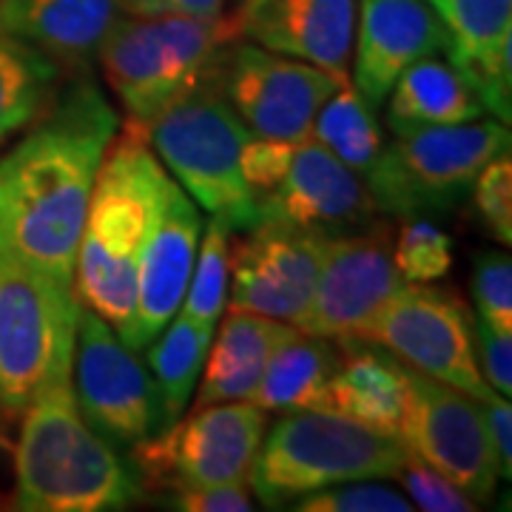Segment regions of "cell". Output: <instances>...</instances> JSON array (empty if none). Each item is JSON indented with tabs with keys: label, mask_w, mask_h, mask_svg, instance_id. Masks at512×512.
<instances>
[{
	"label": "cell",
	"mask_w": 512,
	"mask_h": 512,
	"mask_svg": "<svg viewBox=\"0 0 512 512\" xmlns=\"http://www.w3.org/2000/svg\"><path fill=\"white\" fill-rule=\"evenodd\" d=\"M117 114L83 77L0 157V248L72 288L94 174L117 134Z\"/></svg>",
	"instance_id": "obj_1"
},
{
	"label": "cell",
	"mask_w": 512,
	"mask_h": 512,
	"mask_svg": "<svg viewBox=\"0 0 512 512\" xmlns=\"http://www.w3.org/2000/svg\"><path fill=\"white\" fill-rule=\"evenodd\" d=\"M171 188L174 183L154 157L146 134L131 126L123 137L111 140L94 174L72 291L77 302L100 316L131 350L140 254Z\"/></svg>",
	"instance_id": "obj_2"
},
{
	"label": "cell",
	"mask_w": 512,
	"mask_h": 512,
	"mask_svg": "<svg viewBox=\"0 0 512 512\" xmlns=\"http://www.w3.org/2000/svg\"><path fill=\"white\" fill-rule=\"evenodd\" d=\"M23 413L15 450L18 510H123L140 495L137 473L83 419L72 376L46 384Z\"/></svg>",
	"instance_id": "obj_3"
},
{
	"label": "cell",
	"mask_w": 512,
	"mask_h": 512,
	"mask_svg": "<svg viewBox=\"0 0 512 512\" xmlns=\"http://www.w3.org/2000/svg\"><path fill=\"white\" fill-rule=\"evenodd\" d=\"M228 46L234 43L225 37L220 18L128 15L114 23L97 57L111 92L128 114V126L143 128L217 77Z\"/></svg>",
	"instance_id": "obj_4"
},
{
	"label": "cell",
	"mask_w": 512,
	"mask_h": 512,
	"mask_svg": "<svg viewBox=\"0 0 512 512\" xmlns=\"http://www.w3.org/2000/svg\"><path fill=\"white\" fill-rule=\"evenodd\" d=\"M407 447L330 410H302L274 424L256 450L251 484L265 507H285L302 495L365 478H393Z\"/></svg>",
	"instance_id": "obj_5"
},
{
	"label": "cell",
	"mask_w": 512,
	"mask_h": 512,
	"mask_svg": "<svg viewBox=\"0 0 512 512\" xmlns=\"http://www.w3.org/2000/svg\"><path fill=\"white\" fill-rule=\"evenodd\" d=\"M137 131L146 134L177 185L228 231H251L259 222L239 165L251 134L222 92V72Z\"/></svg>",
	"instance_id": "obj_6"
},
{
	"label": "cell",
	"mask_w": 512,
	"mask_h": 512,
	"mask_svg": "<svg viewBox=\"0 0 512 512\" xmlns=\"http://www.w3.org/2000/svg\"><path fill=\"white\" fill-rule=\"evenodd\" d=\"M80 302L69 285L0 248V407L23 413L72 376Z\"/></svg>",
	"instance_id": "obj_7"
},
{
	"label": "cell",
	"mask_w": 512,
	"mask_h": 512,
	"mask_svg": "<svg viewBox=\"0 0 512 512\" xmlns=\"http://www.w3.org/2000/svg\"><path fill=\"white\" fill-rule=\"evenodd\" d=\"M510 154L504 123H453L396 134L367 171V188L384 214L416 220L447 214L470 194L484 165Z\"/></svg>",
	"instance_id": "obj_8"
},
{
	"label": "cell",
	"mask_w": 512,
	"mask_h": 512,
	"mask_svg": "<svg viewBox=\"0 0 512 512\" xmlns=\"http://www.w3.org/2000/svg\"><path fill=\"white\" fill-rule=\"evenodd\" d=\"M265 410L248 399L194 407L160 436L134 447V464L148 481L168 487L248 484L256 450L265 436Z\"/></svg>",
	"instance_id": "obj_9"
},
{
	"label": "cell",
	"mask_w": 512,
	"mask_h": 512,
	"mask_svg": "<svg viewBox=\"0 0 512 512\" xmlns=\"http://www.w3.org/2000/svg\"><path fill=\"white\" fill-rule=\"evenodd\" d=\"M362 342L387 348L407 367L456 387L476 402H487L495 393L478 370L470 311L453 293L427 288V282L402 285L356 345Z\"/></svg>",
	"instance_id": "obj_10"
},
{
	"label": "cell",
	"mask_w": 512,
	"mask_h": 512,
	"mask_svg": "<svg viewBox=\"0 0 512 512\" xmlns=\"http://www.w3.org/2000/svg\"><path fill=\"white\" fill-rule=\"evenodd\" d=\"M407 384V404L399 427L404 447L453 481L476 504L487 501L501 473L476 399L413 367H407Z\"/></svg>",
	"instance_id": "obj_11"
},
{
	"label": "cell",
	"mask_w": 512,
	"mask_h": 512,
	"mask_svg": "<svg viewBox=\"0 0 512 512\" xmlns=\"http://www.w3.org/2000/svg\"><path fill=\"white\" fill-rule=\"evenodd\" d=\"M74 402L103 439L137 444L163 427V402L146 367L114 330L80 305L74 333Z\"/></svg>",
	"instance_id": "obj_12"
},
{
	"label": "cell",
	"mask_w": 512,
	"mask_h": 512,
	"mask_svg": "<svg viewBox=\"0 0 512 512\" xmlns=\"http://www.w3.org/2000/svg\"><path fill=\"white\" fill-rule=\"evenodd\" d=\"M345 80L348 74L237 43L222 66V92L245 128L256 137L288 143L311 140L316 114Z\"/></svg>",
	"instance_id": "obj_13"
},
{
	"label": "cell",
	"mask_w": 512,
	"mask_h": 512,
	"mask_svg": "<svg viewBox=\"0 0 512 512\" xmlns=\"http://www.w3.org/2000/svg\"><path fill=\"white\" fill-rule=\"evenodd\" d=\"M402 285L390 225L373 222L365 231L333 237L299 328L319 339L353 345Z\"/></svg>",
	"instance_id": "obj_14"
},
{
	"label": "cell",
	"mask_w": 512,
	"mask_h": 512,
	"mask_svg": "<svg viewBox=\"0 0 512 512\" xmlns=\"http://www.w3.org/2000/svg\"><path fill=\"white\" fill-rule=\"evenodd\" d=\"M328 242L325 234L288 222H256L228 259L234 268L231 311L256 313L299 328L311 308Z\"/></svg>",
	"instance_id": "obj_15"
},
{
	"label": "cell",
	"mask_w": 512,
	"mask_h": 512,
	"mask_svg": "<svg viewBox=\"0 0 512 512\" xmlns=\"http://www.w3.org/2000/svg\"><path fill=\"white\" fill-rule=\"evenodd\" d=\"M256 214L259 222H288L333 239L370 228L379 208L353 168L339 163L328 148L305 140L293 151L285 180L256 200Z\"/></svg>",
	"instance_id": "obj_16"
},
{
	"label": "cell",
	"mask_w": 512,
	"mask_h": 512,
	"mask_svg": "<svg viewBox=\"0 0 512 512\" xmlns=\"http://www.w3.org/2000/svg\"><path fill=\"white\" fill-rule=\"evenodd\" d=\"M447 43V26L427 0H362L353 89L379 109L407 66L444 55Z\"/></svg>",
	"instance_id": "obj_17"
},
{
	"label": "cell",
	"mask_w": 512,
	"mask_h": 512,
	"mask_svg": "<svg viewBox=\"0 0 512 512\" xmlns=\"http://www.w3.org/2000/svg\"><path fill=\"white\" fill-rule=\"evenodd\" d=\"M202 220L194 200L174 183L163 214L148 234L140 254V282H137V325L134 350L146 348L160 336V330L174 319L183 305L185 288L194 271L200 248Z\"/></svg>",
	"instance_id": "obj_18"
},
{
	"label": "cell",
	"mask_w": 512,
	"mask_h": 512,
	"mask_svg": "<svg viewBox=\"0 0 512 512\" xmlns=\"http://www.w3.org/2000/svg\"><path fill=\"white\" fill-rule=\"evenodd\" d=\"M447 26V60L458 66L484 109L510 126L512 111V0H436Z\"/></svg>",
	"instance_id": "obj_19"
},
{
	"label": "cell",
	"mask_w": 512,
	"mask_h": 512,
	"mask_svg": "<svg viewBox=\"0 0 512 512\" xmlns=\"http://www.w3.org/2000/svg\"><path fill=\"white\" fill-rule=\"evenodd\" d=\"M356 32V0H268L245 35L262 49L348 74Z\"/></svg>",
	"instance_id": "obj_20"
},
{
	"label": "cell",
	"mask_w": 512,
	"mask_h": 512,
	"mask_svg": "<svg viewBox=\"0 0 512 512\" xmlns=\"http://www.w3.org/2000/svg\"><path fill=\"white\" fill-rule=\"evenodd\" d=\"M123 12V0H0V35L35 46L60 66H86Z\"/></svg>",
	"instance_id": "obj_21"
},
{
	"label": "cell",
	"mask_w": 512,
	"mask_h": 512,
	"mask_svg": "<svg viewBox=\"0 0 512 512\" xmlns=\"http://www.w3.org/2000/svg\"><path fill=\"white\" fill-rule=\"evenodd\" d=\"M293 333L296 328L285 322L256 313L231 311L214 342L194 407L251 399L274 350L288 342Z\"/></svg>",
	"instance_id": "obj_22"
},
{
	"label": "cell",
	"mask_w": 512,
	"mask_h": 512,
	"mask_svg": "<svg viewBox=\"0 0 512 512\" xmlns=\"http://www.w3.org/2000/svg\"><path fill=\"white\" fill-rule=\"evenodd\" d=\"M484 111L473 83L458 72V66L433 55L407 66L396 77L387 103V123L396 134H407L427 126L473 123Z\"/></svg>",
	"instance_id": "obj_23"
},
{
	"label": "cell",
	"mask_w": 512,
	"mask_h": 512,
	"mask_svg": "<svg viewBox=\"0 0 512 512\" xmlns=\"http://www.w3.org/2000/svg\"><path fill=\"white\" fill-rule=\"evenodd\" d=\"M348 359L330 379V413L365 424L384 436H399L407 404V367L376 350L345 345Z\"/></svg>",
	"instance_id": "obj_24"
},
{
	"label": "cell",
	"mask_w": 512,
	"mask_h": 512,
	"mask_svg": "<svg viewBox=\"0 0 512 512\" xmlns=\"http://www.w3.org/2000/svg\"><path fill=\"white\" fill-rule=\"evenodd\" d=\"M339 367V356L328 339L293 333L274 350L262 379L248 402L265 413H302L330 410V379Z\"/></svg>",
	"instance_id": "obj_25"
},
{
	"label": "cell",
	"mask_w": 512,
	"mask_h": 512,
	"mask_svg": "<svg viewBox=\"0 0 512 512\" xmlns=\"http://www.w3.org/2000/svg\"><path fill=\"white\" fill-rule=\"evenodd\" d=\"M60 63L35 46L0 35V148L35 126L55 103Z\"/></svg>",
	"instance_id": "obj_26"
},
{
	"label": "cell",
	"mask_w": 512,
	"mask_h": 512,
	"mask_svg": "<svg viewBox=\"0 0 512 512\" xmlns=\"http://www.w3.org/2000/svg\"><path fill=\"white\" fill-rule=\"evenodd\" d=\"M313 143L328 148L330 154L353 168L359 177H367V171L382 157L384 143L382 131L373 120V111L353 83L345 80L336 92L325 100L311 128Z\"/></svg>",
	"instance_id": "obj_27"
},
{
	"label": "cell",
	"mask_w": 512,
	"mask_h": 512,
	"mask_svg": "<svg viewBox=\"0 0 512 512\" xmlns=\"http://www.w3.org/2000/svg\"><path fill=\"white\" fill-rule=\"evenodd\" d=\"M211 333L214 328H202L197 322L180 316L148 353L151 370L157 376L160 402H163V424H171L183 416L188 396L205 362L208 345H211Z\"/></svg>",
	"instance_id": "obj_28"
},
{
	"label": "cell",
	"mask_w": 512,
	"mask_h": 512,
	"mask_svg": "<svg viewBox=\"0 0 512 512\" xmlns=\"http://www.w3.org/2000/svg\"><path fill=\"white\" fill-rule=\"evenodd\" d=\"M228 234H231L228 225L211 217L185 288L183 316L202 328H214L225 308V282H228V259H231Z\"/></svg>",
	"instance_id": "obj_29"
},
{
	"label": "cell",
	"mask_w": 512,
	"mask_h": 512,
	"mask_svg": "<svg viewBox=\"0 0 512 512\" xmlns=\"http://www.w3.org/2000/svg\"><path fill=\"white\" fill-rule=\"evenodd\" d=\"M393 262L404 282H436L453 265V242L439 225L416 217L402 225V234L393 245Z\"/></svg>",
	"instance_id": "obj_30"
},
{
	"label": "cell",
	"mask_w": 512,
	"mask_h": 512,
	"mask_svg": "<svg viewBox=\"0 0 512 512\" xmlns=\"http://www.w3.org/2000/svg\"><path fill=\"white\" fill-rule=\"evenodd\" d=\"M473 299L478 319L501 336H512V262L510 254H484L473 268Z\"/></svg>",
	"instance_id": "obj_31"
},
{
	"label": "cell",
	"mask_w": 512,
	"mask_h": 512,
	"mask_svg": "<svg viewBox=\"0 0 512 512\" xmlns=\"http://www.w3.org/2000/svg\"><path fill=\"white\" fill-rule=\"evenodd\" d=\"M473 200L481 222L501 245L512 242V163L501 154L478 171L473 183Z\"/></svg>",
	"instance_id": "obj_32"
},
{
	"label": "cell",
	"mask_w": 512,
	"mask_h": 512,
	"mask_svg": "<svg viewBox=\"0 0 512 512\" xmlns=\"http://www.w3.org/2000/svg\"><path fill=\"white\" fill-rule=\"evenodd\" d=\"M293 507L299 512H407L413 504L390 487L350 481V487L333 484L302 495Z\"/></svg>",
	"instance_id": "obj_33"
},
{
	"label": "cell",
	"mask_w": 512,
	"mask_h": 512,
	"mask_svg": "<svg viewBox=\"0 0 512 512\" xmlns=\"http://www.w3.org/2000/svg\"><path fill=\"white\" fill-rule=\"evenodd\" d=\"M399 476H402L410 498L416 501V507H421V510L473 512L478 507L470 495L461 493L453 481H447V478L441 476V473H436L430 464H424L419 456H413L410 450H407V456H404Z\"/></svg>",
	"instance_id": "obj_34"
},
{
	"label": "cell",
	"mask_w": 512,
	"mask_h": 512,
	"mask_svg": "<svg viewBox=\"0 0 512 512\" xmlns=\"http://www.w3.org/2000/svg\"><path fill=\"white\" fill-rule=\"evenodd\" d=\"M299 143H288V140H271V137H256V140H245L242 146V180L248 185L251 197L262 200L265 194H271L276 185L285 180L288 168H291L293 151Z\"/></svg>",
	"instance_id": "obj_35"
},
{
	"label": "cell",
	"mask_w": 512,
	"mask_h": 512,
	"mask_svg": "<svg viewBox=\"0 0 512 512\" xmlns=\"http://www.w3.org/2000/svg\"><path fill=\"white\" fill-rule=\"evenodd\" d=\"M473 345L478 348V359L484 370L481 376H487L484 382H490L495 393L507 396L512 393V336L495 333L490 325H484L481 319L473 322Z\"/></svg>",
	"instance_id": "obj_36"
},
{
	"label": "cell",
	"mask_w": 512,
	"mask_h": 512,
	"mask_svg": "<svg viewBox=\"0 0 512 512\" xmlns=\"http://www.w3.org/2000/svg\"><path fill=\"white\" fill-rule=\"evenodd\" d=\"M174 507L188 512H248L251 495L245 490V484L174 487Z\"/></svg>",
	"instance_id": "obj_37"
},
{
	"label": "cell",
	"mask_w": 512,
	"mask_h": 512,
	"mask_svg": "<svg viewBox=\"0 0 512 512\" xmlns=\"http://www.w3.org/2000/svg\"><path fill=\"white\" fill-rule=\"evenodd\" d=\"M128 15L140 18H222L225 0H123Z\"/></svg>",
	"instance_id": "obj_38"
},
{
	"label": "cell",
	"mask_w": 512,
	"mask_h": 512,
	"mask_svg": "<svg viewBox=\"0 0 512 512\" xmlns=\"http://www.w3.org/2000/svg\"><path fill=\"white\" fill-rule=\"evenodd\" d=\"M481 413L487 421V433L495 447V458H498V473L501 478L512 476V407L507 396L493 393L487 402H481Z\"/></svg>",
	"instance_id": "obj_39"
},
{
	"label": "cell",
	"mask_w": 512,
	"mask_h": 512,
	"mask_svg": "<svg viewBox=\"0 0 512 512\" xmlns=\"http://www.w3.org/2000/svg\"><path fill=\"white\" fill-rule=\"evenodd\" d=\"M265 3H268V0H237V9H234L228 18H220L222 29H225V37H228L231 43H237L239 37L245 35L248 20L254 18L256 12H259Z\"/></svg>",
	"instance_id": "obj_40"
},
{
	"label": "cell",
	"mask_w": 512,
	"mask_h": 512,
	"mask_svg": "<svg viewBox=\"0 0 512 512\" xmlns=\"http://www.w3.org/2000/svg\"><path fill=\"white\" fill-rule=\"evenodd\" d=\"M3 444H6V439H3V436H0V447H3Z\"/></svg>",
	"instance_id": "obj_41"
},
{
	"label": "cell",
	"mask_w": 512,
	"mask_h": 512,
	"mask_svg": "<svg viewBox=\"0 0 512 512\" xmlns=\"http://www.w3.org/2000/svg\"><path fill=\"white\" fill-rule=\"evenodd\" d=\"M427 3H436V0H427Z\"/></svg>",
	"instance_id": "obj_42"
}]
</instances>
